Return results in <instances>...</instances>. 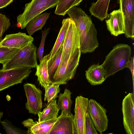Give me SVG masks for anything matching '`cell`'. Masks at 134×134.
Instances as JSON below:
<instances>
[{
	"label": "cell",
	"instance_id": "cell-27",
	"mask_svg": "<svg viewBox=\"0 0 134 134\" xmlns=\"http://www.w3.org/2000/svg\"><path fill=\"white\" fill-rule=\"evenodd\" d=\"M1 123L7 134H28L27 131L23 130L14 126L11 121L7 119L1 121Z\"/></svg>",
	"mask_w": 134,
	"mask_h": 134
},
{
	"label": "cell",
	"instance_id": "cell-1",
	"mask_svg": "<svg viewBox=\"0 0 134 134\" xmlns=\"http://www.w3.org/2000/svg\"><path fill=\"white\" fill-rule=\"evenodd\" d=\"M131 51V47L127 44H119L114 47L101 65L106 79L126 67L130 59Z\"/></svg>",
	"mask_w": 134,
	"mask_h": 134
},
{
	"label": "cell",
	"instance_id": "cell-15",
	"mask_svg": "<svg viewBox=\"0 0 134 134\" xmlns=\"http://www.w3.org/2000/svg\"><path fill=\"white\" fill-rule=\"evenodd\" d=\"M85 76L88 81L93 86L102 84L106 79L104 69L99 63L90 66L86 71Z\"/></svg>",
	"mask_w": 134,
	"mask_h": 134
},
{
	"label": "cell",
	"instance_id": "cell-7",
	"mask_svg": "<svg viewBox=\"0 0 134 134\" xmlns=\"http://www.w3.org/2000/svg\"><path fill=\"white\" fill-rule=\"evenodd\" d=\"M87 112L98 131L102 133L107 130L108 122L107 111L99 103L93 99L88 100Z\"/></svg>",
	"mask_w": 134,
	"mask_h": 134
},
{
	"label": "cell",
	"instance_id": "cell-11",
	"mask_svg": "<svg viewBox=\"0 0 134 134\" xmlns=\"http://www.w3.org/2000/svg\"><path fill=\"white\" fill-rule=\"evenodd\" d=\"M134 97L133 93H129L122 102L123 124L127 134H134Z\"/></svg>",
	"mask_w": 134,
	"mask_h": 134
},
{
	"label": "cell",
	"instance_id": "cell-30",
	"mask_svg": "<svg viewBox=\"0 0 134 134\" xmlns=\"http://www.w3.org/2000/svg\"><path fill=\"white\" fill-rule=\"evenodd\" d=\"M57 119H55L48 120L41 122L36 121L35 124L30 128L28 129L27 131L28 134H32L34 131L39 130L44 127L48 125L54 123Z\"/></svg>",
	"mask_w": 134,
	"mask_h": 134
},
{
	"label": "cell",
	"instance_id": "cell-16",
	"mask_svg": "<svg viewBox=\"0 0 134 134\" xmlns=\"http://www.w3.org/2000/svg\"><path fill=\"white\" fill-rule=\"evenodd\" d=\"M70 19V18H68L63 20L62 26L54 45L49 54L47 55L48 61L54 56L61 46L63 45L69 25Z\"/></svg>",
	"mask_w": 134,
	"mask_h": 134
},
{
	"label": "cell",
	"instance_id": "cell-10",
	"mask_svg": "<svg viewBox=\"0 0 134 134\" xmlns=\"http://www.w3.org/2000/svg\"><path fill=\"white\" fill-rule=\"evenodd\" d=\"M74 118L71 113L68 114L61 113L49 134H78Z\"/></svg>",
	"mask_w": 134,
	"mask_h": 134
},
{
	"label": "cell",
	"instance_id": "cell-26",
	"mask_svg": "<svg viewBox=\"0 0 134 134\" xmlns=\"http://www.w3.org/2000/svg\"><path fill=\"white\" fill-rule=\"evenodd\" d=\"M59 85L51 84L45 90V92L44 100L47 101L48 103L52 100L56 99L60 92Z\"/></svg>",
	"mask_w": 134,
	"mask_h": 134
},
{
	"label": "cell",
	"instance_id": "cell-24",
	"mask_svg": "<svg viewBox=\"0 0 134 134\" xmlns=\"http://www.w3.org/2000/svg\"><path fill=\"white\" fill-rule=\"evenodd\" d=\"M63 49V45L61 46L54 56L51 59L48 61V72L51 82L60 63Z\"/></svg>",
	"mask_w": 134,
	"mask_h": 134
},
{
	"label": "cell",
	"instance_id": "cell-18",
	"mask_svg": "<svg viewBox=\"0 0 134 134\" xmlns=\"http://www.w3.org/2000/svg\"><path fill=\"white\" fill-rule=\"evenodd\" d=\"M47 62L46 55L43 57L42 60L36 66V70L35 74L37 77L39 83L45 90L51 84L48 74Z\"/></svg>",
	"mask_w": 134,
	"mask_h": 134
},
{
	"label": "cell",
	"instance_id": "cell-36",
	"mask_svg": "<svg viewBox=\"0 0 134 134\" xmlns=\"http://www.w3.org/2000/svg\"><path fill=\"white\" fill-rule=\"evenodd\" d=\"M3 112L0 111V123H1V119L3 115Z\"/></svg>",
	"mask_w": 134,
	"mask_h": 134
},
{
	"label": "cell",
	"instance_id": "cell-8",
	"mask_svg": "<svg viewBox=\"0 0 134 134\" xmlns=\"http://www.w3.org/2000/svg\"><path fill=\"white\" fill-rule=\"evenodd\" d=\"M24 87L27 98L26 108L28 110L29 113L37 114L41 111L42 107V91L32 83H25Z\"/></svg>",
	"mask_w": 134,
	"mask_h": 134
},
{
	"label": "cell",
	"instance_id": "cell-32",
	"mask_svg": "<svg viewBox=\"0 0 134 134\" xmlns=\"http://www.w3.org/2000/svg\"><path fill=\"white\" fill-rule=\"evenodd\" d=\"M54 123L49 124L39 130L34 131L32 132V134H49Z\"/></svg>",
	"mask_w": 134,
	"mask_h": 134
},
{
	"label": "cell",
	"instance_id": "cell-33",
	"mask_svg": "<svg viewBox=\"0 0 134 134\" xmlns=\"http://www.w3.org/2000/svg\"><path fill=\"white\" fill-rule=\"evenodd\" d=\"M130 58V60L127 63L126 67L128 68L131 72L133 78V88H134V57Z\"/></svg>",
	"mask_w": 134,
	"mask_h": 134
},
{
	"label": "cell",
	"instance_id": "cell-19",
	"mask_svg": "<svg viewBox=\"0 0 134 134\" xmlns=\"http://www.w3.org/2000/svg\"><path fill=\"white\" fill-rule=\"evenodd\" d=\"M59 110L58 109L56 99L48 103L43 111L37 114L38 122L57 119Z\"/></svg>",
	"mask_w": 134,
	"mask_h": 134
},
{
	"label": "cell",
	"instance_id": "cell-23",
	"mask_svg": "<svg viewBox=\"0 0 134 134\" xmlns=\"http://www.w3.org/2000/svg\"><path fill=\"white\" fill-rule=\"evenodd\" d=\"M83 0H58L54 13L64 16L72 7L79 5Z\"/></svg>",
	"mask_w": 134,
	"mask_h": 134
},
{
	"label": "cell",
	"instance_id": "cell-5",
	"mask_svg": "<svg viewBox=\"0 0 134 134\" xmlns=\"http://www.w3.org/2000/svg\"><path fill=\"white\" fill-rule=\"evenodd\" d=\"M31 71V68L28 67L0 69V92L21 83L29 76Z\"/></svg>",
	"mask_w": 134,
	"mask_h": 134
},
{
	"label": "cell",
	"instance_id": "cell-9",
	"mask_svg": "<svg viewBox=\"0 0 134 134\" xmlns=\"http://www.w3.org/2000/svg\"><path fill=\"white\" fill-rule=\"evenodd\" d=\"M134 0H117L124 17V34L127 38L134 37Z\"/></svg>",
	"mask_w": 134,
	"mask_h": 134
},
{
	"label": "cell",
	"instance_id": "cell-29",
	"mask_svg": "<svg viewBox=\"0 0 134 134\" xmlns=\"http://www.w3.org/2000/svg\"><path fill=\"white\" fill-rule=\"evenodd\" d=\"M50 30V28H48L45 29L43 30L42 31V40L37 53V58L38 59L40 62L42 60L43 57V55L45 41Z\"/></svg>",
	"mask_w": 134,
	"mask_h": 134
},
{
	"label": "cell",
	"instance_id": "cell-3",
	"mask_svg": "<svg viewBox=\"0 0 134 134\" xmlns=\"http://www.w3.org/2000/svg\"><path fill=\"white\" fill-rule=\"evenodd\" d=\"M58 0H32L26 4L23 12L17 17V21L21 29L25 28L33 18L46 10L57 6Z\"/></svg>",
	"mask_w": 134,
	"mask_h": 134
},
{
	"label": "cell",
	"instance_id": "cell-13",
	"mask_svg": "<svg viewBox=\"0 0 134 134\" xmlns=\"http://www.w3.org/2000/svg\"><path fill=\"white\" fill-rule=\"evenodd\" d=\"M34 38L25 33L7 35L0 43V47L15 48L19 49L32 43Z\"/></svg>",
	"mask_w": 134,
	"mask_h": 134
},
{
	"label": "cell",
	"instance_id": "cell-37",
	"mask_svg": "<svg viewBox=\"0 0 134 134\" xmlns=\"http://www.w3.org/2000/svg\"><path fill=\"white\" fill-rule=\"evenodd\" d=\"M1 134V133H0V134Z\"/></svg>",
	"mask_w": 134,
	"mask_h": 134
},
{
	"label": "cell",
	"instance_id": "cell-21",
	"mask_svg": "<svg viewBox=\"0 0 134 134\" xmlns=\"http://www.w3.org/2000/svg\"><path fill=\"white\" fill-rule=\"evenodd\" d=\"M71 94L69 90L65 88L64 93H59L58 96L57 106L58 109L61 110V113L67 114L71 113V108L72 103L71 99Z\"/></svg>",
	"mask_w": 134,
	"mask_h": 134
},
{
	"label": "cell",
	"instance_id": "cell-20",
	"mask_svg": "<svg viewBox=\"0 0 134 134\" xmlns=\"http://www.w3.org/2000/svg\"><path fill=\"white\" fill-rule=\"evenodd\" d=\"M50 13L40 14L33 18L27 24L26 30L29 35L31 36L36 31L41 30L46 24L49 17Z\"/></svg>",
	"mask_w": 134,
	"mask_h": 134
},
{
	"label": "cell",
	"instance_id": "cell-31",
	"mask_svg": "<svg viewBox=\"0 0 134 134\" xmlns=\"http://www.w3.org/2000/svg\"><path fill=\"white\" fill-rule=\"evenodd\" d=\"M85 134H97L96 129L92 119L87 112L85 121Z\"/></svg>",
	"mask_w": 134,
	"mask_h": 134
},
{
	"label": "cell",
	"instance_id": "cell-35",
	"mask_svg": "<svg viewBox=\"0 0 134 134\" xmlns=\"http://www.w3.org/2000/svg\"><path fill=\"white\" fill-rule=\"evenodd\" d=\"M14 0H0V9L6 7L10 5Z\"/></svg>",
	"mask_w": 134,
	"mask_h": 134
},
{
	"label": "cell",
	"instance_id": "cell-34",
	"mask_svg": "<svg viewBox=\"0 0 134 134\" xmlns=\"http://www.w3.org/2000/svg\"><path fill=\"white\" fill-rule=\"evenodd\" d=\"M35 123L33 119H29L23 121L22 124L24 127H26L29 129L34 125Z\"/></svg>",
	"mask_w": 134,
	"mask_h": 134
},
{
	"label": "cell",
	"instance_id": "cell-2",
	"mask_svg": "<svg viewBox=\"0 0 134 134\" xmlns=\"http://www.w3.org/2000/svg\"><path fill=\"white\" fill-rule=\"evenodd\" d=\"M38 65L36 47L32 43L19 49L16 53L6 63L2 69L8 70L23 67L31 68Z\"/></svg>",
	"mask_w": 134,
	"mask_h": 134
},
{
	"label": "cell",
	"instance_id": "cell-12",
	"mask_svg": "<svg viewBox=\"0 0 134 134\" xmlns=\"http://www.w3.org/2000/svg\"><path fill=\"white\" fill-rule=\"evenodd\" d=\"M88 100L81 96L76 98L74 120L78 134H85V121Z\"/></svg>",
	"mask_w": 134,
	"mask_h": 134
},
{
	"label": "cell",
	"instance_id": "cell-6",
	"mask_svg": "<svg viewBox=\"0 0 134 134\" xmlns=\"http://www.w3.org/2000/svg\"><path fill=\"white\" fill-rule=\"evenodd\" d=\"M70 22L63 44L61 63H65L69 60L75 51L80 48L79 34L74 21Z\"/></svg>",
	"mask_w": 134,
	"mask_h": 134
},
{
	"label": "cell",
	"instance_id": "cell-17",
	"mask_svg": "<svg viewBox=\"0 0 134 134\" xmlns=\"http://www.w3.org/2000/svg\"><path fill=\"white\" fill-rule=\"evenodd\" d=\"M110 0H98L91 4L89 8L91 14L101 21L106 19L109 14L108 10Z\"/></svg>",
	"mask_w": 134,
	"mask_h": 134
},
{
	"label": "cell",
	"instance_id": "cell-14",
	"mask_svg": "<svg viewBox=\"0 0 134 134\" xmlns=\"http://www.w3.org/2000/svg\"><path fill=\"white\" fill-rule=\"evenodd\" d=\"M106 19L107 29L112 35L117 36L124 34V18L120 9L114 10Z\"/></svg>",
	"mask_w": 134,
	"mask_h": 134
},
{
	"label": "cell",
	"instance_id": "cell-22",
	"mask_svg": "<svg viewBox=\"0 0 134 134\" xmlns=\"http://www.w3.org/2000/svg\"><path fill=\"white\" fill-rule=\"evenodd\" d=\"M97 31L92 23L88 32L82 37L80 38V47L88 48L91 47L97 42Z\"/></svg>",
	"mask_w": 134,
	"mask_h": 134
},
{
	"label": "cell",
	"instance_id": "cell-25",
	"mask_svg": "<svg viewBox=\"0 0 134 134\" xmlns=\"http://www.w3.org/2000/svg\"><path fill=\"white\" fill-rule=\"evenodd\" d=\"M19 49L0 47V63L3 64L11 59Z\"/></svg>",
	"mask_w": 134,
	"mask_h": 134
},
{
	"label": "cell",
	"instance_id": "cell-4",
	"mask_svg": "<svg viewBox=\"0 0 134 134\" xmlns=\"http://www.w3.org/2000/svg\"><path fill=\"white\" fill-rule=\"evenodd\" d=\"M81 54L80 49L78 48L67 62H60L51 81V84L66 85L69 81L74 77L79 64Z\"/></svg>",
	"mask_w": 134,
	"mask_h": 134
},
{
	"label": "cell",
	"instance_id": "cell-28",
	"mask_svg": "<svg viewBox=\"0 0 134 134\" xmlns=\"http://www.w3.org/2000/svg\"><path fill=\"white\" fill-rule=\"evenodd\" d=\"M10 25L9 19L5 15L0 13V43L3 39L4 33Z\"/></svg>",
	"mask_w": 134,
	"mask_h": 134
}]
</instances>
